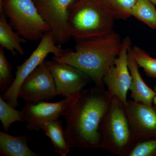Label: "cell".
Masks as SVG:
<instances>
[{"mask_svg":"<svg viewBox=\"0 0 156 156\" xmlns=\"http://www.w3.org/2000/svg\"><path fill=\"white\" fill-rule=\"evenodd\" d=\"M104 85L82 90L65 116V137L71 148H101V128L112 97Z\"/></svg>","mask_w":156,"mask_h":156,"instance_id":"obj_1","label":"cell"},{"mask_svg":"<svg viewBox=\"0 0 156 156\" xmlns=\"http://www.w3.org/2000/svg\"><path fill=\"white\" fill-rule=\"evenodd\" d=\"M122 41L113 31L103 36L77 41L75 51L67 50L52 60L70 65L85 73L95 84H104L103 77L119 54Z\"/></svg>","mask_w":156,"mask_h":156,"instance_id":"obj_2","label":"cell"},{"mask_svg":"<svg viewBox=\"0 0 156 156\" xmlns=\"http://www.w3.org/2000/svg\"><path fill=\"white\" fill-rule=\"evenodd\" d=\"M115 19L104 3L83 0L70 7L68 23L72 37L77 41L110 33Z\"/></svg>","mask_w":156,"mask_h":156,"instance_id":"obj_3","label":"cell"},{"mask_svg":"<svg viewBox=\"0 0 156 156\" xmlns=\"http://www.w3.org/2000/svg\"><path fill=\"white\" fill-rule=\"evenodd\" d=\"M101 148L119 156H128L134 144L125 105L112 96L101 128Z\"/></svg>","mask_w":156,"mask_h":156,"instance_id":"obj_4","label":"cell"},{"mask_svg":"<svg viewBox=\"0 0 156 156\" xmlns=\"http://www.w3.org/2000/svg\"><path fill=\"white\" fill-rule=\"evenodd\" d=\"M9 18L11 26L25 40H41L50 31L34 0H2L0 10Z\"/></svg>","mask_w":156,"mask_h":156,"instance_id":"obj_5","label":"cell"},{"mask_svg":"<svg viewBox=\"0 0 156 156\" xmlns=\"http://www.w3.org/2000/svg\"><path fill=\"white\" fill-rule=\"evenodd\" d=\"M66 50L57 46L51 32L46 33L41 39L37 48L22 64L16 66V77L11 87L1 97L7 103L16 108L18 106V94L22 83L30 74L44 61L48 54L61 57Z\"/></svg>","mask_w":156,"mask_h":156,"instance_id":"obj_6","label":"cell"},{"mask_svg":"<svg viewBox=\"0 0 156 156\" xmlns=\"http://www.w3.org/2000/svg\"><path fill=\"white\" fill-rule=\"evenodd\" d=\"M75 0H35L39 14L48 24L57 44L67 43L72 37L69 28V11Z\"/></svg>","mask_w":156,"mask_h":156,"instance_id":"obj_7","label":"cell"},{"mask_svg":"<svg viewBox=\"0 0 156 156\" xmlns=\"http://www.w3.org/2000/svg\"><path fill=\"white\" fill-rule=\"evenodd\" d=\"M56 96L55 81L45 61L26 78L18 94V98L30 104L52 99Z\"/></svg>","mask_w":156,"mask_h":156,"instance_id":"obj_8","label":"cell"},{"mask_svg":"<svg viewBox=\"0 0 156 156\" xmlns=\"http://www.w3.org/2000/svg\"><path fill=\"white\" fill-rule=\"evenodd\" d=\"M131 44L129 37L123 39L119 54L107 71L103 80L109 94L112 96H116L124 105L128 101L127 94L132 83L128 61V50Z\"/></svg>","mask_w":156,"mask_h":156,"instance_id":"obj_9","label":"cell"},{"mask_svg":"<svg viewBox=\"0 0 156 156\" xmlns=\"http://www.w3.org/2000/svg\"><path fill=\"white\" fill-rule=\"evenodd\" d=\"M81 92L64 98V99L54 103L44 101L36 104H27L23 108V115L30 131H38L43 125L50 121L58 119L65 116L70 108L80 96Z\"/></svg>","mask_w":156,"mask_h":156,"instance_id":"obj_10","label":"cell"},{"mask_svg":"<svg viewBox=\"0 0 156 156\" xmlns=\"http://www.w3.org/2000/svg\"><path fill=\"white\" fill-rule=\"evenodd\" d=\"M46 62L55 81L57 96L65 98L78 93L92 81L85 73L70 65L53 60Z\"/></svg>","mask_w":156,"mask_h":156,"instance_id":"obj_11","label":"cell"},{"mask_svg":"<svg viewBox=\"0 0 156 156\" xmlns=\"http://www.w3.org/2000/svg\"><path fill=\"white\" fill-rule=\"evenodd\" d=\"M134 143L156 136V106L129 100L125 105Z\"/></svg>","mask_w":156,"mask_h":156,"instance_id":"obj_12","label":"cell"},{"mask_svg":"<svg viewBox=\"0 0 156 156\" xmlns=\"http://www.w3.org/2000/svg\"><path fill=\"white\" fill-rule=\"evenodd\" d=\"M128 68L132 77L130 90L131 98L135 102L153 105L155 93L145 83L139 73V66L136 63L131 51V48L128 50Z\"/></svg>","mask_w":156,"mask_h":156,"instance_id":"obj_13","label":"cell"},{"mask_svg":"<svg viewBox=\"0 0 156 156\" xmlns=\"http://www.w3.org/2000/svg\"><path fill=\"white\" fill-rule=\"evenodd\" d=\"M0 154L2 156H39L29 147L27 137L14 136L0 132Z\"/></svg>","mask_w":156,"mask_h":156,"instance_id":"obj_14","label":"cell"},{"mask_svg":"<svg viewBox=\"0 0 156 156\" xmlns=\"http://www.w3.org/2000/svg\"><path fill=\"white\" fill-rule=\"evenodd\" d=\"M26 40L18 33L15 32L9 24L2 10H0V45L4 49L11 51L13 54L21 55L24 52L21 46Z\"/></svg>","mask_w":156,"mask_h":156,"instance_id":"obj_15","label":"cell"},{"mask_svg":"<svg viewBox=\"0 0 156 156\" xmlns=\"http://www.w3.org/2000/svg\"><path fill=\"white\" fill-rule=\"evenodd\" d=\"M41 130L50 138L54 147V151L62 156H66L70 151V147L65 137L62 122L56 120L45 123Z\"/></svg>","mask_w":156,"mask_h":156,"instance_id":"obj_16","label":"cell"},{"mask_svg":"<svg viewBox=\"0 0 156 156\" xmlns=\"http://www.w3.org/2000/svg\"><path fill=\"white\" fill-rule=\"evenodd\" d=\"M130 14L151 28H156V9L149 0H138Z\"/></svg>","mask_w":156,"mask_h":156,"instance_id":"obj_17","label":"cell"},{"mask_svg":"<svg viewBox=\"0 0 156 156\" xmlns=\"http://www.w3.org/2000/svg\"><path fill=\"white\" fill-rule=\"evenodd\" d=\"M0 120L4 132L8 133L11 124L16 122H25L21 111L15 109L0 97Z\"/></svg>","mask_w":156,"mask_h":156,"instance_id":"obj_18","label":"cell"},{"mask_svg":"<svg viewBox=\"0 0 156 156\" xmlns=\"http://www.w3.org/2000/svg\"><path fill=\"white\" fill-rule=\"evenodd\" d=\"M131 51L136 63L143 69L147 76L156 80V58L137 46L131 48Z\"/></svg>","mask_w":156,"mask_h":156,"instance_id":"obj_19","label":"cell"},{"mask_svg":"<svg viewBox=\"0 0 156 156\" xmlns=\"http://www.w3.org/2000/svg\"><path fill=\"white\" fill-rule=\"evenodd\" d=\"M138 0H107L104 2L116 19H126L131 17L130 11Z\"/></svg>","mask_w":156,"mask_h":156,"instance_id":"obj_20","label":"cell"},{"mask_svg":"<svg viewBox=\"0 0 156 156\" xmlns=\"http://www.w3.org/2000/svg\"><path fill=\"white\" fill-rule=\"evenodd\" d=\"M12 67L6 57L4 48L0 47V91L5 93L14 82Z\"/></svg>","mask_w":156,"mask_h":156,"instance_id":"obj_21","label":"cell"},{"mask_svg":"<svg viewBox=\"0 0 156 156\" xmlns=\"http://www.w3.org/2000/svg\"><path fill=\"white\" fill-rule=\"evenodd\" d=\"M128 156H156V136L135 142Z\"/></svg>","mask_w":156,"mask_h":156,"instance_id":"obj_22","label":"cell"},{"mask_svg":"<svg viewBox=\"0 0 156 156\" xmlns=\"http://www.w3.org/2000/svg\"><path fill=\"white\" fill-rule=\"evenodd\" d=\"M154 90L155 95L154 98V104L156 106V85L154 87Z\"/></svg>","mask_w":156,"mask_h":156,"instance_id":"obj_23","label":"cell"},{"mask_svg":"<svg viewBox=\"0 0 156 156\" xmlns=\"http://www.w3.org/2000/svg\"><path fill=\"white\" fill-rule=\"evenodd\" d=\"M150 2H151L154 5H156V0H149Z\"/></svg>","mask_w":156,"mask_h":156,"instance_id":"obj_24","label":"cell"},{"mask_svg":"<svg viewBox=\"0 0 156 156\" xmlns=\"http://www.w3.org/2000/svg\"><path fill=\"white\" fill-rule=\"evenodd\" d=\"M2 0H0V4H1V3H2Z\"/></svg>","mask_w":156,"mask_h":156,"instance_id":"obj_25","label":"cell"}]
</instances>
